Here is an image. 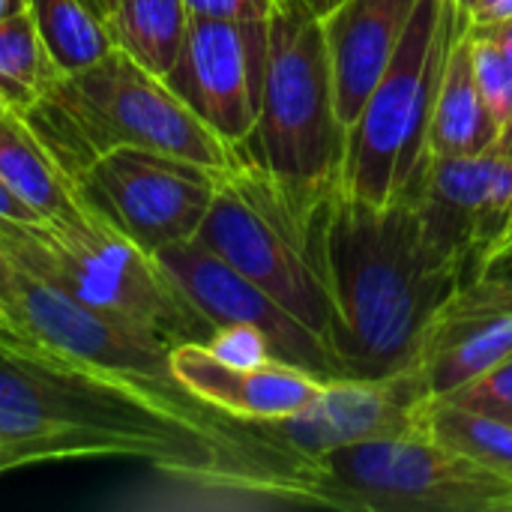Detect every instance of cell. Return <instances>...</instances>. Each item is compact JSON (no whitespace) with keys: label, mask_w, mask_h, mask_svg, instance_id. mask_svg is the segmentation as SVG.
<instances>
[{"label":"cell","mask_w":512,"mask_h":512,"mask_svg":"<svg viewBox=\"0 0 512 512\" xmlns=\"http://www.w3.org/2000/svg\"><path fill=\"white\" fill-rule=\"evenodd\" d=\"M15 468H21L18 459H15V453H12L9 447L0 444V474H3V471H15Z\"/></svg>","instance_id":"836d02e7"},{"label":"cell","mask_w":512,"mask_h":512,"mask_svg":"<svg viewBox=\"0 0 512 512\" xmlns=\"http://www.w3.org/2000/svg\"><path fill=\"white\" fill-rule=\"evenodd\" d=\"M441 399L456 408L512 423V351L492 369H486L483 375H477L474 381L462 384L459 390Z\"/></svg>","instance_id":"d4e9b609"},{"label":"cell","mask_w":512,"mask_h":512,"mask_svg":"<svg viewBox=\"0 0 512 512\" xmlns=\"http://www.w3.org/2000/svg\"><path fill=\"white\" fill-rule=\"evenodd\" d=\"M447 3H450V6H456L459 12L471 15V9H474V3H477V0H447ZM468 21H471V18H468Z\"/></svg>","instance_id":"8d00e7d4"},{"label":"cell","mask_w":512,"mask_h":512,"mask_svg":"<svg viewBox=\"0 0 512 512\" xmlns=\"http://www.w3.org/2000/svg\"><path fill=\"white\" fill-rule=\"evenodd\" d=\"M102 21L114 48L165 78L186 42L189 9L183 0H117Z\"/></svg>","instance_id":"d6986e66"},{"label":"cell","mask_w":512,"mask_h":512,"mask_svg":"<svg viewBox=\"0 0 512 512\" xmlns=\"http://www.w3.org/2000/svg\"><path fill=\"white\" fill-rule=\"evenodd\" d=\"M216 408L192 393L138 384L72 366L60 357L0 348V444L18 465L63 459H138L177 477L249 486L255 492L318 486L279 477L324 480L321 465L288 471L282 465L312 462L279 444L264 423L249 432H228ZM333 507L324 492H315ZM294 501V498H291Z\"/></svg>","instance_id":"6da1fadb"},{"label":"cell","mask_w":512,"mask_h":512,"mask_svg":"<svg viewBox=\"0 0 512 512\" xmlns=\"http://www.w3.org/2000/svg\"><path fill=\"white\" fill-rule=\"evenodd\" d=\"M512 351V282L477 276L432 318L417 369L435 399L450 396Z\"/></svg>","instance_id":"9a60e30c"},{"label":"cell","mask_w":512,"mask_h":512,"mask_svg":"<svg viewBox=\"0 0 512 512\" xmlns=\"http://www.w3.org/2000/svg\"><path fill=\"white\" fill-rule=\"evenodd\" d=\"M471 27H489L512 18V0H477L471 9Z\"/></svg>","instance_id":"83f0119b"},{"label":"cell","mask_w":512,"mask_h":512,"mask_svg":"<svg viewBox=\"0 0 512 512\" xmlns=\"http://www.w3.org/2000/svg\"><path fill=\"white\" fill-rule=\"evenodd\" d=\"M477 276H495V279L512 282V237H507V240L489 255V261L483 264V270H480Z\"/></svg>","instance_id":"f1b7e54d"},{"label":"cell","mask_w":512,"mask_h":512,"mask_svg":"<svg viewBox=\"0 0 512 512\" xmlns=\"http://www.w3.org/2000/svg\"><path fill=\"white\" fill-rule=\"evenodd\" d=\"M324 276L345 378H384L417 366L432 318L468 282L411 195L369 204L333 189L324 204Z\"/></svg>","instance_id":"7a4b0ae2"},{"label":"cell","mask_w":512,"mask_h":512,"mask_svg":"<svg viewBox=\"0 0 512 512\" xmlns=\"http://www.w3.org/2000/svg\"><path fill=\"white\" fill-rule=\"evenodd\" d=\"M495 150H501L504 156H512V111L510 117L504 120L501 132H498V141H495Z\"/></svg>","instance_id":"d6a6232c"},{"label":"cell","mask_w":512,"mask_h":512,"mask_svg":"<svg viewBox=\"0 0 512 512\" xmlns=\"http://www.w3.org/2000/svg\"><path fill=\"white\" fill-rule=\"evenodd\" d=\"M0 252L24 273L93 309L135 321L171 345L207 342L216 330L156 255L108 225L78 192L63 210L36 222L0 219Z\"/></svg>","instance_id":"277c9868"},{"label":"cell","mask_w":512,"mask_h":512,"mask_svg":"<svg viewBox=\"0 0 512 512\" xmlns=\"http://www.w3.org/2000/svg\"><path fill=\"white\" fill-rule=\"evenodd\" d=\"M330 192L297 189L240 159L219 174L213 204L192 240L267 291L336 354V315L324 276Z\"/></svg>","instance_id":"5b68a950"},{"label":"cell","mask_w":512,"mask_h":512,"mask_svg":"<svg viewBox=\"0 0 512 512\" xmlns=\"http://www.w3.org/2000/svg\"><path fill=\"white\" fill-rule=\"evenodd\" d=\"M474 30H480L483 36H489L512 63V18L510 21H501V24H489V27H474Z\"/></svg>","instance_id":"4dcf8cb0"},{"label":"cell","mask_w":512,"mask_h":512,"mask_svg":"<svg viewBox=\"0 0 512 512\" xmlns=\"http://www.w3.org/2000/svg\"><path fill=\"white\" fill-rule=\"evenodd\" d=\"M27 9L60 72H72L114 51L93 0H27Z\"/></svg>","instance_id":"7402d4cb"},{"label":"cell","mask_w":512,"mask_h":512,"mask_svg":"<svg viewBox=\"0 0 512 512\" xmlns=\"http://www.w3.org/2000/svg\"><path fill=\"white\" fill-rule=\"evenodd\" d=\"M309 3H312V9H315L318 15H324V12H330L339 0H309Z\"/></svg>","instance_id":"d590c367"},{"label":"cell","mask_w":512,"mask_h":512,"mask_svg":"<svg viewBox=\"0 0 512 512\" xmlns=\"http://www.w3.org/2000/svg\"><path fill=\"white\" fill-rule=\"evenodd\" d=\"M468 27V15L447 0L417 3L390 69L345 129L342 192L369 204L411 192L429 159V123L447 54Z\"/></svg>","instance_id":"52a82bcc"},{"label":"cell","mask_w":512,"mask_h":512,"mask_svg":"<svg viewBox=\"0 0 512 512\" xmlns=\"http://www.w3.org/2000/svg\"><path fill=\"white\" fill-rule=\"evenodd\" d=\"M426 432L471 453L512 483V423L507 420L483 417L444 399H432L426 411Z\"/></svg>","instance_id":"603a6c76"},{"label":"cell","mask_w":512,"mask_h":512,"mask_svg":"<svg viewBox=\"0 0 512 512\" xmlns=\"http://www.w3.org/2000/svg\"><path fill=\"white\" fill-rule=\"evenodd\" d=\"M408 195L432 237L465 264L471 282L510 234L512 156L495 147L477 156L429 153Z\"/></svg>","instance_id":"5bb4252c"},{"label":"cell","mask_w":512,"mask_h":512,"mask_svg":"<svg viewBox=\"0 0 512 512\" xmlns=\"http://www.w3.org/2000/svg\"><path fill=\"white\" fill-rule=\"evenodd\" d=\"M0 348H6V351H21V354H39L24 336H18L15 330H9V327H3L0 324ZM48 357V354H45Z\"/></svg>","instance_id":"1f68e13d"},{"label":"cell","mask_w":512,"mask_h":512,"mask_svg":"<svg viewBox=\"0 0 512 512\" xmlns=\"http://www.w3.org/2000/svg\"><path fill=\"white\" fill-rule=\"evenodd\" d=\"M267 33L261 111L249 138L234 150L297 189H339L345 126L336 111L321 15L309 0H279Z\"/></svg>","instance_id":"8992f818"},{"label":"cell","mask_w":512,"mask_h":512,"mask_svg":"<svg viewBox=\"0 0 512 512\" xmlns=\"http://www.w3.org/2000/svg\"><path fill=\"white\" fill-rule=\"evenodd\" d=\"M219 174L171 153L117 147L75 180V192L135 246L156 255L198 234Z\"/></svg>","instance_id":"30bf717a"},{"label":"cell","mask_w":512,"mask_h":512,"mask_svg":"<svg viewBox=\"0 0 512 512\" xmlns=\"http://www.w3.org/2000/svg\"><path fill=\"white\" fill-rule=\"evenodd\" d=\"M420 0H339L321 15L333 96L348 129L390 69Z\"/></svg>","instance_id":"e0dca14e"},{"label":"cell","mask_w":512,"mask_h":512,"mask_svg":"<svg viewBox=\"0 0 512 512\" xmlns=\"http://www.w3.org/2000/svg\"><path fill=\"white\" fill-rule=\"evenodd\" d=\"M204 345L231 366H264L276 360L267 336L249 324H222Z\"/></svg>","instance_id":"484cf974"},{"label":"cell","mask_w":512,"mask_h":512,"mask_svg":"<svg viewBox=\"0 0 512 512\" xmlns=\"http://www.w3.org/2000/svg\"><path fill=\"white\" fill-rule=\"evenodd\" d=\"M507 237H512V225H510V234H507Z\"/></svg>","instance_id":"60d3db41"},{"label":"cell","mask_w":512,"mask_h":512,"mask_svg":"<svg viewBox=\"0 0 512 512\" xmlns=\"http://www.w3.org/2000/svg\"><path fill=\"white\" fill-rule=\"evenodd\" d=\"M267 21L189 18L177 63L162 78L222 141L243 144L255 129L267 75Z\"/></svg>","instance_id":"8fae6325"},{"label":"cell","mask_w":512,"mask_h":512,"mask_svg":"<svg viewBox=\"0 0 512 512\" xmlns=\"http://www.w3.org/2000/svg\"><path fill=\"white\" fill-rule=\"evenodd\" d=\"M0 180L36 216L63 210L75 195V183L54 165L18 111L0 114Z\"/></svg>","instance_id":"ffe728a7"},{"label":"cell","mask_w":512,"mask_h":512,"mask_svg":"<svg viewBox=\"0 0 512 512\" xmlns=\"http://www.w3.org/2000/svg\"><path fill=\"white\" fill-rule=\"evenodd\" d=\"M0 219H15V222H36L39 216L0 180Z\"/></svg>","instance_id":"f546056e"},{"label":"cell","mask_w":512,"mask_h":512,"mask_svg":"<svg viewBox=\"0 0 512 512\" xmlns=\"http://www.w3.org/2000/svg\"><path fill=\"white\" fill-rule=\"evenodd\" d=\"M0 270H3V252H0ZM0 324H3V327H9V330H15V327L9 324V318L3 315V309H0ZM15 333H18V330H15ZM18 336H21V333H18Z\"/></svg>","instance_id":"f35d334b"},{"label":"cell","mask_w":512,"mask_h":512,"mask_svg":"<svg viewBox=\"0 0 512 512\" xmlns=\"http://www.w3.org/2000/svg\"><path fill=\"white\" fill-rule=\"evenodd\" d=\"M189 18L204 21H270L279 0H183Z\"/></svg>","instance_id":"4316f807"},{"label":"cell","mask_w":512,"mask_h":512,"mask_svg":"<svg viewBox=\"0 0 512 512\" xmlns=\"http://www.w3.org/2000/svg\"><path fill=\"white\" fill-rule=\"evenodd\" d=\"M60 75L30 9L0 18V102L24 114Z\"/></svg>","instance_id":"44dd1931"},{"label":"cell","mask_w":512,"mask_h":512,"mask_svg":"<svg viewBox=\"0 0 512 512\" xmlns=\"http://www.w3.org/2000/svg\"><path fill=\"white\" fill-rule=\"evenodd\" d=\"M21 117L72 183L117 147H147L213 171L240 162L237 150L159 75L120 48L90 66L60 72Z\"/></svg>","instance_id":"3957f363"},{"label":"cell","mask_w":512,"mask_h":512,"mask_svg":"<svg viewBox=\"0 0 512 512\" xmlns=\"http://www.w3.org/2000/svg\"><path fill=\"white\" fill-rule=\"evenodd\" d=\"M432 390L417 366L384 378H333L321 393L294 417L282 423H264L270 435L303 459L393 441L426 432V411Z\"/></svg>","instance_id":"7c38bea8"},{"label":"cell","mask_w":512,"mask_h":512,"mask_svg":"<svg viewBox=\"0 0 512 512\" xmlns=\"http://www.w3.org/2000/svg\"><path fill=\"white\" fill-rule=\"evenodd\" d=\"M156 261L213 327H258L279 363L303 369L321 381L345 378L342 363L318 333H312L297 315H291L282 303H276L267 291L237 273L216 252L204 249L195 240H186L159 249Z\"/></svg>","instance_id":"4fadbf2b"},{"label":"cell","mask_w":512,"mask_h":512,"mask_svg":"<svg viewBox=\"0 0 512 512\" xmlns=\"http://www.w3.org/2000/svg\"><path fill=\"white\" fill-rule=\"evenodd\" d=\"M0 309L39 354L123 375L138 384L180 390L171 375L174 345L168 339L75 300L72 294L24 273L6 255L0 270Z\"/></svg>","instance_id":"9c48e42d"},{"label":"cell","mask_w":512,"mask_h":512,"mask_svg":"<svg viewBox=\"0 0 512 512\" xmlns=\"http://www.w3.org/2000/svg\"><path fill=\"white\" fill-rule=\"evenodd\" d=\"M471 36V57H474V78L483 96V105L489 108V114L495 117L498 126H504V120L512 111V63L507 54L480 30H468Z\"/></svg>","instance_id":"cb8c5ba5"},{"label":"cell","mask_w":512,"mask_h":512,"mask_svg":"<svg viewBox=\"0 0 512 512\" xmlns=\"http://www.w3.org/2000/svg\"><path fill=\"white\" fill-rule=\"evenodd\" d=\"M468 30L456 36L444 63L438 96H435V111L429 123V153L435 156L486 153L495 147L498 132H501V126L483 105V96L474 78Z\"/></svg>","instance_id":"ac0fdd59"},{"label":"cell","mask_w":512,"mask_h":512,"mask_svg":"<svg viewBox=\"0 0 512 512\" xmlns=\"http://www.w3.org/2000/svg\"><path fill=\"white\" fill-rule=\"evenodd\" d=\"M348 510L512 512V483L429 435L342 447L318 459Z\"/></svg>","instance_id":"ba28073f"},{"label":"cell","mask_w":512,"mask_h":512,"mask_svg":"<svg viewBox=\"0 0 512 512\" xmlns=\"http://www.w3.org/2000/svg\"><path fill=\"white\" fill-rule=\"evenodd\" d=\"M6 111H9V108H6V105H3V102H0V114H6Z\"/></svg>","instance_id":"ab89813d"},{"label":"cell","mask_w":512,"mask_h":512,"mask_svg":"<svg viewBox=\"0 0 512 512\" xmlns=\"http://www.w3.org/2000/svg\"><path fill=\"white\" fill-rule=\"evenodd\" d=\"M93 6H96L99 15H105V12H111L117 6V0H93Z\"/></svg>","instance_id":"74e56055"},{"label":"cell","mask_w":512,"mask_h":512,"mask_svg":"<svg viewBox=\"0 0 512 512\" xmlns=\"http://www.w3.org/2000/svg\"><path fill=\"white\" fill-rule=\"evenodd\" d=\"M174 381L240 423H282L300 414L324 387L321 378L288 363L231 366L204 342H180L171 348Z\"/></svg>","instance_id":"2e32d148"},{"label":"cell","mask_w":512,"mask_h":512,"mask_svg":"<svg viewBox=\"0 0 512 512\" xmlns=\"http://www.w3.org/2000/svg\"><path fill=\"white\" fill-rule=\"evenodd\" d=\"M21 9H27V0H0V18H9Z\"/></svg>","instance_id":"e575fe53"}]
</instances>
